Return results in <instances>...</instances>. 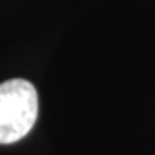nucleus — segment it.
<instances>
[{
    "label": "nucleus",
    "instance_id": "1",
    "mask_svg": "<svg viewBox=\"0 0 155 155\" xmlns=\"http://www.w3.org/2000/svg\"><path fill=\"white\" fill-rule=\"evenodd\" d=\"M38 117V93L26 79L0 84V145H11L31 131Z\"/></svg>",
    "mask_w": 155,
    "mask_h": 155
}]
</instances>
